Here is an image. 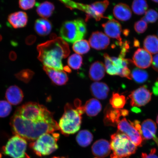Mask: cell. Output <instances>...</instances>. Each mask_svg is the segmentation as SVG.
Listing matches in <instances>:
<instances>
[{"instance_id": "obj_43", "label": "cell", "mask_w": 158, "mask_h": 158, "mask_svg": "<svg viewBox=\"0 0 158 158\" xmlns=\"http://www.w3.org/2000/svg\"><path fill=\"white\" fill-rule=\"evenodd\" d=\"M9 58L11 61H15L17 58V55L16 53L13 51H11L9 53Z\"/></svg>"}, {"instance_id": "obj_21", "label": "cell", "mask_w": 158, "mask_h": 158, "mask_svg": "<svg viewBox=\"0 0 158 158\" xmlns=\"http://www.w3.org/2000/svg\"><path fill=\"white\" fill-rule=\"evenodd\" d=\"M90 91L95 98L99 100H104L107 97L110 89L104 82H95L91 85Z\"/></svg>"}, {"instance_id": "obj_27", "label": "cell", "mask_w": 158, "mask_h": 158, "mask_svg": "<svg viewBox=\"0 0 158 158\" xmlns=\"http://www.w3.org/2000/svg\"><path fill=\"white\" fill-rule=\"evenodd\" d=\"M143 47L150 54L158 53V37L155 35H149L144 40Z\"/></svg>"}, {"instance_id": "obj_8", "label": "cell", "mask_w": 158, "mask_h": 158, "mask_svg": "<svg viewBox=\"0 0 158 158\" xmlns=\"http://www.w3.org/2000/svg\"><path fill=\"white\" fill-rule=\"evenodd\" d=\"M27 147L26 140L15 135L10 138L2 150L5 155L12 158H30L26 153Z\"/></svg>"}, {"instance_id": "obj_35", "label": "cell", "mask_w": 158, "mask_h": 158, "mask_svg": "<svg viewBox=\"0 0 158 158\" xmlns=\"http://www.w3.org/2000/svg\"><path fill=\"white\" fill-rule=\"evenodd\" d=\"M11 104L6 101H0V118L7 117L11 113Z\"/></svg>"}, {"instance_id": "obj_31", "label": "cell", "mask_w": 158, "mask_h": 158, "mask_svg": "<svg viewBox=\"0 0 158 158\" xmlns=\"http://www.w3.org/2000/svg\"><path fill=\"white\" fill-rule=\"evenodd\" d=\"M132 8L136 15H143L145 14L148 8L147 2L143 0H135L132 4Z\"/></svg>"}, {"instance_id": "obj_45", "label": "cell", "mask_w": 158, "mask_h": 158, "mask_svg": "<svg viewBox=\"0 0 158 158\" xmlns=\"http://www.w3.org/2000/svg\"><path fill=\"white\" fill-rule=\"evenodd\" d=\"M129 112L126 110H122V116H126L128 115Z\"/></svg>"}, {"instance_id": "obj_18", "label": "cell", "mask_w": 158, "mask_h": 158, "mask_svg": "<svg viewBox=\"0 0 158 158\" xmlns=\"http://www.w3.org/2000/svg\"><path fill=\"white\" fill-rule=\"evenodd\" d=\"M5 97L7 101L13 105H17L21 103L23 98L22 90L16 85L11 86L6 91Z\"/></svg>"}, {"instance_id": "obj_40", "label": "cell", "mask_w": 158, "mask_h": 158, "mask_svg": "<svg viewBox=\"0 0 158 158\" xmlns=\"http://www.w3.org/2000/svg\"><path fill=\"white\" fill-rule=\"evenodd\" d=\"M156 149H152L151 150V152L149 154L143 153L142 154V158H158V156L156 155Z\"/></svg>"}, {"instance_id": "obj_28", "label": "cell", "mask_w": 158, "mask_h": 158, "mask_svg": "<svg viewBox=\"0 0 158 158\" xmlns=\"http://www.w3.org/2000/svg\"><path fill=\"white\" fill-rule=\"evenodd\" d=\"M93 139L92 134L87 130H82L78 134L76 137L77 143L81 147H86L90 145Z\"/></svg>"}, {"instance_id": "obj_12", "label": "cell", "mask_w": 158, "mask_h": 158, "mask_svg": "<svg viewBox=\"0 0 158 158\" xmlns=\"http://www.w3.org/2000/svg\"><path fill=\"white\" fill-rule=\"evenodd\" d=\"M109 19L107 22L102 24L105 32L108 36L117 40L118 44L122 46L123 42L121 37V25L118 21L111 18Z\"/></svg>"}, {"instance_id": "obj_4", "label": "cell", "mask_w": 158, "mask_h": 158, "mask_svg": "<svg viewBox=\"0 0 158 158\" xmlns=\"http://www.w3.org/2000/svg\"><path fill=\"white\" fill-rule=\"evenodd\" d=\"M67 7L70 9H77L86 13V21L93 18L96 21H100L103 18L110 19V17H105L103 14L109 5L107 1L96 2L91 5L76 3L70 1H60Z\"/></svg>"}, {"instance_id": "obj_6", "label": "cell", "mask_w": 158, "mask_h": 158, "mask_svg": "<svg viewBox=\"0 0 158 158\" xmlns=\"http://www.w3.org/2000/svg\"><path fill=\"white\" fill-rule=\"evenodd\" d=\"M110 145L112 154L118 158H127L135 153L137 149L127 135L119 131L111 136Z\"/></svg>"}, {"instance_id": "obj_49", "label": "cell", "mask_w": 158, "mask_h": 158, "mask_svg": "<svg viewBox=\"0 0 158 158\" xmlns=\"http://www.w3.org/2000/svg\"><path fill=\"white\" fill-rule=\"evenodd\" d=\"M157 123L158 124V116H157Z\"/></svg>"}, {"instance_id": "obj_25", "label": "cell", "mask_w": 158, "mask_h": 158, "mask_svg": "<svg viewBox=\"0 0 158 158\" xmlns=\"http://www.w3.org/2000/svg\"><path fill=\"white\" fill-rule=\"evenodd\" d=\"M84 112L90 117H94L98 115L101 111L102 106L98 100L92 98L86 102L84 106Z\"/></svg>"}, {"instance_id": "obj_47", "label": "cell", "mask_w": 158, "mask_h": 158, "mask_svg": "<svg viewBox=\"0 0 158 158\" xmlns=\"http://www.w3.org/2000/svg\"><path fill=\"white\" fill-rule=\"evenodd\" d=\"M2 39V37L1 35H0V41H1Z\"/></svg>"}, {"instance_id": "obj_1", "label": "cell", "mask_w": 158, "mask_h": 158, "mask_svg": "<svg viewBox=\"0 0 158 158\" xmlns=\"http://www.w3.org/2000/svg\"><path fill=\"white\" fill-rule=\"evenodd\" d=\"M10 124L15 135L29 141L59 130L53 114L44 106L35 102H27L18 108Z\"/></svg>"}, {"instance_id": "obj_16", "label": "cell", "mask_w": 158, "mask_h": 158, "mask_svg": "<svg viewBox=\"0 0 158 158\" xmlns=\"http://www.w3.org/2000/svg\"><path fill=\"white\" fill-rule=\"evenodd\" d=\"M110 143L107 140L101 139L95 142L92 147L93 155L97 158L107 157L111 151Z\"/></svg>"}, {"instance_id": "obj_34", "label": "cell", "mask_w": 158, "mask_h": 158, "mask_svg": "<svg viewBox=\"0 0 158 158\" xmlns=\"http://www.w3.org/2000/svg\"><path fill=\"white\" fill-rule=\"evenodd\" d=\"M35 73L29 69H24L15 75L16 78L25 83H27L32 78Z\"/></svg>"}, {"instance_id": "obj_38", "label": "cell", "mask_w": 158, "mask_h": 158, "mask_svg": "<svg viewBox=\"0 0 158 158\" xmlns=\"http://www.w3.org/2000/svg\"><path fill=\"white\" fill-rule=\"evenodd\" d=\"M35 4L34 0H21L19 1V7L22 9L27 10L32 9Z\"/></svg>"}, {"instance_id": "obj_32", "label": "cell", "mask_w": 158, "mask_h": 158, "mask_svg": "<svg viewBox=\"0 0 158 158\" xmlns=\"http://www.w3.org/2000/svg\"><path fill=\"white\" fill-rule=\"evenodd\" d=\"M148 77V73L141 69H134L131 72L132 79L138 83L142 84L147 81Z\"/></svg>"}, {"instance_id": "obj_5", "label": "cell", "mask_w": 158, "mask_h": 158, "mask_svg": "<svg viewBox=\"0 0 158 158\" xmlns=\"http://www.w3.org/2000/svg\"><path fill=\"white\" fill-rule=\"evenodd\" d=\"M87 32L86 25L81 19L65 21L61 27L60 35L61 38L66 41L73 43L81 40Z\"/></svg>"}, {"instance_id": "obj_13", "label": "cell", "mask_w": 158, "mask_h": 158, "mask_svg": "<svg viewBox=\"0 0 158 158\" xmlns=\"http://www.w3.org/2000/svg\"><path fill=\"white\" fill-rule=\"evenodd\" d=\"M133 64L138 68L147 69L152 64V55L145 49L139 48L136 51L133 55Z\"/></svg>"}, {"instance_id": "obj_37", "label": "cell", "mask_w": 158, "mask_h": 158, "mask_svg": "<svg viewBox=\"0 0 158 158\" xmlns=\"http://www.w3.org/2000/svg\"><path fill=\"white\" fill-rule=\"evenodd\" d=\"M148 25L147 22L143 19L138 21L134 24V29L138 33L141 34L147 30Z\"/></svg>"}, {"instance_id": "obj_29", "label": "cell", "mask_w": 158, "mask_h": 158, "mask_svg": "<svg viewBox=\"0 0 158 158\" xmlns=\"http://www.w3.org/2000/svg\"><path fill=\"white\" fill-rule=\"evenodd\" d=\"M112 108L116 109L123 108L126 103L125 97L118 93H114L110 100Z\"/></svg>"}, {"instance_id": "obj_44", "label": "cell", "mask_w": 158, "mask_h": 158, "mask_svg": "<svg viewBox=\"0 0 158 158\" xmlns=\"http://www.w3.org/2000/svg\"><path fill=\"white\" fill-rule=\"evenodd\" d=\"M153 92L156 95H158V81L155 83L153 87Z\"/></svg>"}, {"instance_id": "obj_14", "label": "cell", "mask_w": 158, "mask_h": 158, "mask_svg": "<svg viewBox=\"0 0 158 158\" xmlns=\"http://www.w3.org/2000/svg\"><path fill=\"white\" fill-rule=\"evenodd\" d=\"M110 44V40L107 35L100 31L93 33L89 39V44L96 50L106 49Z\"/></svg>"}, {"instance_id": "obj_39", "label": "cell", "mask_w": 158, "mask_h": 158, "mask_svg": "<svg viewBox=\"0 0 158 158\" xmlns=\"http://www.w3.org/2000/svg\"><path fill=\"white\" fill-rule=\"evenodd\" d=\"M122 47L121 52L119 56V58H124L125 57L126 53L128 52L129 49V45L127 41L123 43L122 45Z\"/></svg>"}, {"instance_id": "obj_22", "label": "cell", "mask_w": 158, "mask_h": 158, "mask_svg": "<svg viewBox=\"0 0 158 158\" xmlns=\"http://www.w3.org/2000/svg\"><path fill=\"white\" fill-rule=\"evenodd\" d=\"M106 70L105 66L103 63L97 61L91 65L89 77L92 81H100L104 77Z\"/></svg>"}, {"instance_id": "obj_51", "label": "cell", "mask_w": 158, "mask_h": 158, "mask_svg": "<svg viewBox=\"0 0 158 158\" xmlns=\"http://www.w3.org/2000/svg\"><path fill=\"white\" fill-rule=\"evenodd\" d=\"M52 158H59V157H54Z\"/></svg>"}, {"instance_id": "obj_19", "label": "cell", "mask_w": 158, "mask_h": 158, "mask_svg": "<svg viewBox=\"0 0 158 158\" xmlns=\"http://www.w3.org/2000/svg\"><path fill=\"white\" fill-rule=\"evenodd\" d=\"M104 114V122L105 125L115 126L120 121V117L122 116V110L108 107L106 108Z\"/></svg>"}, {"instance_id": "obj_52", "label": "cell", "mask_w": 158, "mask_h": 158, "mask_svg": "<svg viewBox=\"0 0 158 158\" xmlns=\"http://www.w3.org/2000/svg\"><path fill=\"white\" fill-rule=\"evenodd\" d=\"M157 34H158V32Z\"/></svg>"}, {"instance_id": "obj_23", "label": "cell", "mask_w": 158, "mask_h": 158, "mask_svg": "<svg viewBox=\"0 0 158 158\" xmlns=\"http://www.w3.org/2000/svg\"><path fill=\"white\" fill-rule=\"evenodd\" d=\"M113 13L114 16L121 21H127L131 18L132 13L131 9L125 4H118L114 7Z\"/></svg>"}, {"instance_id": "obj_36", "label": "cell", "mask_w": 158, "mask_h": 158, "mask_svg": "<svg viewBox=\"0 0 158 158\" xmlns=\"http://www.w3.org/2000/svg\"><path fill=\"white\" fill-rule=\"evenodd\" d=\"M158 19V13L156 11L153 9H150L146 12L145 15L142 19L146 22L154 23Z\"/></svg>"}, {"instance_id": "obj_9", "label": "cell", "mask_w": 158, "mask_h": 158, "mask_svg": "<svg viewBox=\"0 0 158 158\" xmlns=\"http://www.w3.org/2000/svg\"><path fill=\"white\" fill-rule=\"evenodd\" d=\"M106 70L107 73L111 76H121L123 69L129 66L133 63L130 59L121 58L118 57H110L107 54H104Z\"/></svg>"}, {"instance_id": "obj_48", "label": "cell", "mask_w": 158, "mask_h": 158, "mask_svg": "<svg viewBox=\"0 0 158 158\" xmlns=\"http://www.w3.org/2000/svg\"><path fill=\"white\" fill-rule=\"evenodd\" d=\"M152 1L153 2H155L156 3H158V1Z\"/></svg>"}, {"instance_id": "obj_3", "label": "cell", "mask_w": 158, "mask_h": 158, "mask_svg": "<svg viewBox=\"0 0 158 158\" xmlns=\"http://www.w3.org/2000/svg\"><path fill=\"white\" fill-rule=\"evenodd\" d=\"M74 103V107L69 103L65 105L64 113L58 124L59 130L65 135L76 133L81 124L82 115L85 112L84 106L79 99L75 100Z\"/></svg>"}, {"instance_id": "obj_26", "label": "cell", "mask_w": 158, "mask_h": 158, "mask_svg": "<svg viewBox=\"0 0 158 158\" xmlns=\"http://www.w3.org/2000/svg\"><path fill=\"white\" fill-rule=\"evenodd\" d=\"M54 9V6L52 3L46 1L37 6L36 12L40 16L46 19L52 15Z\"/></svg>"}, {"instance_id": "obj_17", "label": "cell", "mask_w": 158, "mask_h": 158, "mask_svg": "<svg viewBox=\"0 0 158 158\" xmlns=\"http://www.w3.org/2000/svg\"><path fill=\"white\" fill-rule=\"evenodd\" d=\"M7 20L9 24L14 28H22L27 25L28 16L25 12L17 11L10 15Z\"/></svg>"}, {"instance_id": "obj_41", "label": "cell", "mask_w": 158, "mask_h": 158, "mask_svg": "<svg viewBox=\"0 0 158 158\" xmlns=\"http://www.w3.org/2000/svg\"><path fill=\"white\" fill-rule=\"evenodd\" d=\"M36 37L34 35H31L27 36L25 39V43L27 45L33 44L36 41Z\"/></svg>"}, {"instance_id": "obj_33", "label": "cell", "mask_w": 158, "mask_h": 158, "mask_svg": "<svg viewBox=\"0 0 158 158\" xmlns=\"http://www.w3.org/2000/svg\"><path fill=\"white\" fill-rule=\"evenodd\" d=\"M68 63L71 68L75 70H79L82 65V57L78 54H73L69 57Z\"/></svg>"}, {"instance_id": "obj_20", "label": "cell", "mask_w": 158, "mask_h": 158, "mask_svg": "<svg viewBox=\"0 0 158 158\" xmlns=\"http://www.w3.org/2000/svg\"><path fill=\"white\" fill-rule=\"evenodd\" d=\"M140 134L143 139L155 138L157 126L155 122L151 119H147L142 123Z\"/></svg>"}, {"instance_id": "obj_15", "label": "cell", "mask_w": 158, "mask_h": 158, "mask_svg": "<svg viewBox=\"0 0 158 158\" xmlns=\"http://www.w3.org/2000/svg\"><path fill=\"white\" fill-rule=\"evenodd\" d=\"M43 70L52 82L57 85H63L68 82L69 78L64 71H59L47 66H43Z\"/></svg>"}, {"instance_id": "obj_7", "label": "cell", "mask_w": 158, "mask_h": 158, "mask_svg": "<svg viewBox=\"0 0 158 158\" xmlns=\"http://www.w3.org/2000/svg\"><path fill=\"white\" fill-rule=\"evenodd\" d=\"M59 134L57 133H47L41 135L29 146L34 152L39 156H48L58 149L57 142Z\"/></svg>"}, {"instance_id": "obj_10", "label": "cell", "mask_w": 158, "mask_h": 158, "mask_svg": "<svg viewBox=\"0 0 158 158\" xmlns=\"http://www.w3.org/2000/svg\"><path fill=\"white\" fill-rule=\"evenodd\" d=\"M118 128L119 132L127 135L137 147L141 145L143 139L141 134L126 118H124L120 120L118 124Z\"/></svg>"}, {"instance_id": "obj_2", "label": "cell", "mask_w": 158, "mask_h": 158, "mask_svg": "<svg viewBox=\"0 0 158 158\" xmlns=\"http://www.w3.org/2000/svg\"><path fill=\"white\" fill-rule=\"evenodd\" d=\"M38 59L44 66L55 70L64 71L62 63L70 53L68 43L61 37L53 38L50 40L37 45Z\"/></svg>"}, {"instance_id": "obj_24", "label": "cell", "mask_w": 158, "mask_h": 158, "mask_svg": "<svg viewBox=\"0 0 158 158\" xmlns=\"http://www.w3.org/2000/svg\"><path fill=\"white\" fill-rule=\"evenodd\" d=\"M35 30L40 36H46L49 34L52 29V23L45 19H39L35 21Z\"/></svg>"}, {"instance_id": "obj_42", "label": "cell", "mask_w": 158, "mask_h": 158, "mask_svg": "<svg viewBox=\"0 0 158 158\" xmlns=\"http://www.w3.org/2000/svg\"><path fill=\"white\" fill-rule=\"evenodd\" d=\"M152 64L154 70L158 72V54L156 55L153 57Z\"/></svg>"}, {"instance_id": "obj_11", "label": "cell", "mask_w": 158, "mask_h": 158, "mask_svg": "<svg viewBox=\"0 0 158 158\" xmlns=\"http://www.w3.org/2000/svg\"><path fill=\"white\" fill-rule=\"evenodd\" d=\"M152 93L145 86L133 91L129 95L130 104L133 107L145 106L151 100Z\"/></svg>"}, {"instance_id": "obj_30", "label": "cell", "mask_w": 158, "mask_h": 158, "mask_svg": "<svg viewBox=\"0 0 158 158\" xmlns=\"http://www.w3.org/2000/svg\"><path fill=\"white\" fill-rule=\"evenodd\" d=\"M73 49L77 54H85L90 50V45L86 40H81L74 43Z\"/></svg>"}, {"instance_id": "obj_50", "label": "cell", "mask_w": 158, "mask_h": 158, "mask_svg": "<svg viewBox=\"0 0 158 158\" xmlns=\"http://www.w3.org/2000/svg\"><path fill=\"white\" fill-rule=\"evenodd\" d=\"M2 154L0 153V158H2Z\"/></svg>"}, {"instance_id": "obj_46", "label": "cell", "mask_w": 158, "mask_h": 158, "mask_svg": "<svg viewBox=\"0 0 158 158\" xmlns=\"http://www.w3.org/2000/svg\"><path fill=\"white\" fill-rule=\"evenodd\" d=\"M132 110L133 111L136 112V113H138V112H140V110H141L137 108V107H134Z\"/></svg>"}]
</instances>
